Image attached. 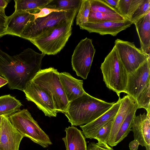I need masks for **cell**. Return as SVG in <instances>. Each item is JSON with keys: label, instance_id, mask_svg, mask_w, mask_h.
<instances>
[{"label": "cell", "instance_id": "cell-1", "mask_svg": "<svg viewBox=\"0 0 150 150\" xmlns=\"http://www.w3.org/2000/svg\"><path fill=\"white\" fill-rule=\"evenodd\" d=\"M45 55L28 48L19 54L11 56L0 49V76L7 80L10 89L23 91L41 69Z\"/></svg>", "mask_w": 150, "mask_h": 150}, {"label": "cell", "instance_id": "cell-2", "mask_svg": "<svg viewBox=\"0 0 150 150\" xmlns=\"http://www.w3.org/2000/svg\"><path fill=\"white\" fill-rule=\"evenodd\" d=\"M115 103L106 102L86 93L69 102L64 114L71 126L82 125L98 118L110 108Z\"/></svg>", "mask_w": 150, "mask_h": 150}, {"label": "cell", "instance_id": "cell-3", "mask_svg": "<svg viewBox=\"0 0 150 150\" xmlns=\"http://www.w3.org/2000/svg\"><path fill=\"white\" fill-rule=\"evenodd\" d=\"M59 73L57 69L52 67L41 69L31 81L49 94L57 113L64 114L69 102L59 79Z\"/></svg>", "mask_w": 150, "mask_h": 150}, {"label": "cell", "instance_id": "cell-4", "mask_svg": "<svg viewBox=\"0 0 150 150\" xmlns=\"http://www.w3.org/2000/svg\"><path fill=\"white\" fill-rule=\"evenodd\" d=\"M100 68L107 87L115 92L119 97L121 93H125L128 73L115 46L105 57Z\"/></svg>", "mask_w": 150, "mask_h": 150}, {"label": "cell", "instance_id": "cell-5", "mask_svg": "<svg viewBox=\"0 0 150 150\" xmlns=\"http://www.w3.org/2000/svg\"><path fill=\"white\" fill-rule=\"evenodd\" d=\"M75 18L62 22L50 31L30 41L45 55H55L65 46L72 34Z\"/></svg>", "mask_w": 150, "mask_h": 150}, {"label": "cell", "instance_id": "cell-6", "mask_svg": "<svg viewBox=\"0 0 150 150\" xmlns=\"http://www.w3.org/2000/svg\"><path fill=\"white\" fill-rule=\"evenodd\" d=\"M79 10L53 12L48 16L29 22L20 37L29 41L33 40L53 29L59 23L75 18Z\"/></svg>", "mask_w": 150, "mask_h": 150}, {"label": "cell", "instance_id": "cell-7", "mask_svg": "<svg viewBox=\"0 0 150 150\" xmlns=\"http://www.w3.org/2000/svg\"><path fill=\"white\" fill-rule=\"evenodd\" d=\"M14 127L24 137L43 148L52 144L48 136L42 130L27 109L20 110L8 117Z\"/></svg>", "mask_w": 150, "mask_h": 150}, {"label": "cell", "instance_id": "cell-8", "mask_svg": "<svg viewBox=\"0 0 150 150\" xmlns=\"http://www.w3.org/2000/svg\"><path fill=\"white\" fill-rule=\"evenodd\" d=\"M95 52L92 40L87 38L81 40L76 46L71 62L73 70L77 76L87 79Z\"/></svg>", "mask_w": 150, "mask_h": 150}, {"label": "cell", "instance_id": "cell-9", "mask_svg": "<svg viewBox=\"0 0 150 150\" xmlns=\"http://www.w3.org/2000/svg\"><path fill=\"white\" fill-rule=\"evenodd\" d=\"M114 46L128 74L135 71L150 57V54L137 48L134 42L117 39Z\"/></svg>", "mask_w": 150, "mask_h": 150}, {"label": "cell", "instance_id": "cell-10", "mask_svg": "<svg viewBox=\"0 0 150 150\" xmlns=\"http://www.w3.org/2000/svg\"><path fill=\"white\" fill-rule=\"evenodd\" d=\"M23 91L27 100L35 103L45 116L50 117L56 116L57 112L52 99L41 88L31 81Z\"/></svg>", "mask_w": 150, "mask_h": 150}, {"label": "cell", "instance_id": "cell-11", "mask_svg": "<svg viewBox=\"0 0 150 150\" xmlns=\"http://www.w3.org/2000/svg\"><path fill=\"white\" fill-rule=\"evenodd\" d=\"M150 57L135 71L128 74L125 93L134 100L150 83Z\"/></svg>", "mask_w": 150, "mask_h": 150}, {"label": "cell", "instance_id": "cell-12", "mask_svg": "<svg viewBox=\"0 0 150 150\" xmlns=\"http://www.w3.org/2000/svg\"><path fill=\"white\" fill-rule=\"evenodd\" d=\"M23 137L13 126L8 117L3 116L0 124V150H19Z\"/></svg>", "mask_w": 150, "mask_h": 150}, {"label": "cell", "instance_id": "cell-13", "mask_svg": "<svg viewBox=\"0 0 150 150\" xmlns=\"http://www.w3.org/2000/svg\"><path fill=\"white\" fill-rule=\"evenodd\" d=\"M132 23L128 19L120 21L87 22L79 26L80 28L90 33L115 36L121 31L130 27Z\"/></svg>", "mask_w": 150, "mask_h": 150}, {"label": "cell", "instance_id": "cell-14", "mask_svg": "<svg viewBox=\"0 0 150 150\" xmlns=\"http://www.w3.org/2000/svg\"><path fill=\"white\" fill-rule=\"evenodd\" d=\"M130 131L133 132L134 139L138 142L139 145L144 146L146 150H150V112L137 116L135 115Z\"/></svg>", "mask_w": 150, "mask_h": 150}, {"label": "cell", "instance_id": "cell-15", "mask_svg": "<svg viewBox=\"0 0 150 150\" xmlns=\"http://www.w3.org/2000/svg\"><path fill=\"white\" fill-rule=\"evenodd\" d=\"M39 9L27 11H16L7 16L5 25L7 34L20 37L27 24L34 19L33 14L39 12Z\"/></svg>", "mask_w": 150, "mask_h": 150}, {"label": "cell", "instance_id": "cell-16", "mask_svg": "<svg viewBox=\"0 0 150 150\" xmlns=\"http://www.w3.org/2000/svg\"><path fill=\"white\" fill-rule=\"evenodd\" d=\"M121 98L119 97L117 101L103 114L93 121L83 125H80L82 132L86 138H94L99 129L115 116L120 108Z\"/></svg>", "mask_w": 150, "mask_h": 150}, {"label": "cell", "instance_id": "cell-17", "mask_svg": "<svg viewBox=\"0 0 150 150\" xmlns=\"http://www.w3.org/2000/svg\"><path fill=\"white\" fill-rule=\"evenodd\" d=\"M136 104L134 99L128 95L121 98L120 105L113 121L110 135L107 143L108 145L111 147L114 146L115 138L120 126Z\"/></svg>", "mask_w": 150, "mask_h": 150}, {"label": "cell", "instance_id": "cell-18", "mask_svg": "<svg viewBox=\"0 0 150 150\" xmlns=\"http://www.w3.org/2000/svg\"><path fill=\"white\" fill-rule=\"evenodd\" d=\"M59 79L69 102L86 92L83 87V81L77 79L65 72L58 74Z\"/></svg>", "mask_w": 150, "mask_h": 150}, {"label": "cell", "instance_id": "cell-19", "mask_svg": "<svg viewBox=\"0 0 150 150\" xmlns=\"http://www.w3.org/2000/svg\"><path fill=\"white\" fill-rule=\"evenodd\" d=\"M65 137L62 139L66 150H87L85 137L82 132L74 126L66 128Z\"/></svg>", "mask_w": 150, "mask_h": 150}, {"label": "cell", "instance_id": "cell-20", "mask_svg": "<svg viewBox=\"0 0 150 150\" xmlns=\"http://www.w3.org/2000/svg\"><path fill=\"white\" fill-rule=\"evenodd\" d=\"M134 24L139 39L140 49L144 52L150 54V12L139 18Z\"/></svg>", "mask_w": 150, "mask_h": 150}, {"label": "cell", "instance_id": "cell-21", "mask_svg": "<svg viewBox=\"0 0 150 150\" xmlns=\"http://www.w3.org/2000/svg\"><path fill=\"white\" fill-rule=\"evenodd\" d=\"M21 103L10 95L0 96V116L9 117L20 110Z\"/></svg>", "mask_w": 150, "mask_h": 150}, {"label": "cell", "instance_id": "cell-22", "mask_svg": "<svg viewBox=\"0 0 150 150\" xmlns=\"http://www.w3.org/2000/svg\"><path fill=\"white\" fill-rule=\"evenodd\" d=\"M138 109L137 105L136 104L132 110L126 117L116 135L114 146L117 145L127 136L130 131L133 120Z\"/></svg>", "mask_w": 150, "mask_h": 150}, {"label": "cell", "instance_id": "cell-23", "mask_svg": "<svg viewBox=\"0 0 150 150\" xmlns=\"http://www.w3.org/2000/svg\"><path fill=\"white\" fill-rule=\"evenodd\" d=\"M144 0H119L116 9L126 19L130 20L134 13Z\"/></svg>", "mask_w": 150, "mask_h": 150}, {"label": "cell", "instance_id": "cell-24", "mask_svg": "<svg viewBox=\"0 0 150 150\" xmlns=\"http://www.w3.org/2000/svg\"><path fill=\"white\" fill-rule=\"evenodd\" d=\"M52 0H15V11H27L44 8Z\"/></svg>", "mask_w": 150, "mask_h": 150}, {"label": "cell", "instance_id": "cell-25", "mask_svg": "<svg viewBox=\"0 0 150 150\" xmlns=\"http://www.w3.org/2000/svg\"><path fill=\"white\" fill-rule=\"evenodd\" d=\"M82 0H52L44 8L60 11L79 10Z\"/></svg>", "mask_w": 150, "mask_h": 150}, {"label": "cell", "instance_id": "cell-26", "mask_svg": "<svg viewBox=\"0 0 150 150\" xmlns=\"http://www.w3.org/2000/svg\"><path fill=\"white\" fill-rule=\"evenodd\" d=\"M126 19L120 13H108L90 11L88 22L116 21Z\"/></svg>", "mask_w": 150, "mask_h": 150}, {"label": "cell", "instance_id": "cell-27", "mask_svg": "<svg viewBox=\"0 0 150 150\" xmlns=\"http://www.w3.org/2000/svg\"><path fill=\"white\" fill-rule=\"evenodd\" d=\"M150 83H149L134 100L138 109L143 108L150 111Z\"/></svg>", "mask_w": 150, "mask_h": 150}, {"label": "cell", "instance_id": "cell-28", "mask_svg": "<svg viewBox=\"0 0 150 150\" xmlns=\"http://www.w3.org/2000/svg\"><path fill=\"white\" fill-rule=\"evenodd\" d=\"M91 8L89 0H82L76 17V23L77 25L79 26L88 22Z\"/></svg>", "mask_w": 150, "mask_h": 150}, {"label": "cell", "instance_id": "cell-29", "mask_svg": "<svg viewBox=\"0 0 150 150\" xmlns=\"http://www.w3.org/2000/svg\"><path fill=\"white\" fill-rule=\"evenodd\" d=\"M89 0L91 5V11L108 13H120L115 8L108 5L103 0Z\"/></svg>", "mask_w": 150, "mask_h": 150}, {"label": "cell", "instance_id": "cell-30", "mask_svg": "<svg viewBox=\"0 0 150 150\" xmlns=\"http://www.w3.org/2000/svg\"><path fill=\"white\" fill-rule=\"evenodd\" d=\"M113 118L102 127L98 131L93 139L97 140L98 142L107 144L110 135Z\"/></svg>", "mask_w": 150, "mask_h": 150}, {"label": "cell", "instance_id": "cell-31", "mask_svg": "<svg viewBox=\"0 0 150 150\" xmlns=\"http://www.w3.org/2000/svg\"><path fill=\"white\" fill-rule=\"evenodd\" d=\"M150 12V0H144L134 13L130 21L134 24L139 18Z\"/></svg>", "mask_w": 150, "mask_h": 150}, {"label": "cell", "instance_id": "cell-32", "mask_svg": "<svg viewBox=\"0 0 150 150\" xmlns=\"http://www.w3.org/2000/svg\"><path fill=\"white\" fill-rule=\"evenodd\" d=\"M87 150H114V149L107 144L98 142H91L89 143Z\"/></svg>", "mask_w": 150, "mask_h": 150}, {"label": "cell", "instance_id": "cell-33", "mask_svg": "<svg viewBox=\"0 0 150 150\" xmlns=\"http://www.w3.org/2000/svg\"><path fill=\"white\" fill-rule=\"evenodd\" d=\"M40 10L38 13L33 14L34 19L38 18L45 17L53 12H60L63 11L54 9H52L46 8H39Z\"/></svg>", "mask_w": 150, "mask_h": 150}, {"label": "cell", "instance_id": "cell-34", "mask_svg": "<svg viewBox=\"0 0 150 150\" xmlns=\"http://www.w3.org/2000/svg\"><path fill=\"white\" fill-rule=\"evenodd\" d=\"M139 145L138 142L136 140L131 142L129 144V147L130 150H137Z\"/></svg>", "mask_w": 150, "mask_h": 150}, {"label": "cell", "instance_id": "cell-35", "mask_svg": "<svg viewBox=\"0 0 150 150\" xmlns=\"http://www.w3.org/2000/svg\"><path fill=\"white\" fill-rule=\"evenodd\" d=\"M10 1L9 0H0V12H5V9Z\"/></svg>", "mask_w": 150, "mask_h": 150}, {"label": "cell", "instance_id": "cell-36", "mask_svg": "<svg viewBox=\"0 0 150 150\" xmlns=\"http://www.w3.org/2000/svg\"><path fill=\"white\" fill-rule=\"evenodd\" d=\"M106 3L116 9L119 0H103Z\"/></svg>", "mask_w": 150, "mask_h": 150}, {"label": "cell", "instance_id": "cell-37", "mask_svg": "<svg viewBox=\"0 0 150 150\" xmlns=\"http://www.w3.org/2000/svg\"><path fill=\"white\" fill-rule=\"evenodd\" d=\"M7 17L4 12L0 11V25H5Z\"/></svg>", "mask_w": 150, "mask_h": 150}, {"label": "cell", "instance_id": "cell-38", "mask_svg": "<svg viewBox=\"0 0 150 150\" xmlns=\"http://www.w3.org/2000/svg\"><path fill=\"white\" fill-rule=\"evenodd\" d=\"M7 34L6 25H0V37Z\"/></svg>", "mask_w": 150, "mask_h": 150}, {"label": "cell", "instance_id": "cell-39", "mask_svg": "<svg viewBox=\"0 0 150 150\" xmlns=\"http://www.w3.org/2000/svg\"><path fill=\"white\" fill-rule=\"evenodd\" d=\"M8 83V82L6 79L0 76V88Z\"/></svg>", "mask_w": 150, "mask_h": 150}, {"label": "cell", "instance_id": "cell-40", "mask_svg": "<svg viewBox=\"0 0 150 150\" xmlns=\"http://www.w3.org/2000/svg\"><path fill=\"white\" fill-rule=\"evenodd\" d=\"M2 116H0V123H1V119H2Z\"/></svg>", "mask_w": 150, "mask_h": 150}, {"label": "cell", "instance_id": "cell-41", "mask_svg": "<svg viewBox=\"0 0 150 150\" xmlns=\"http://www.w3.org/2000/svg\"><path fill=\"white\" fill-rule=\"evenodd\" d=\"M47 150H48V149H47Z\"/></svg>", "mask_w": 150, "mask_h": 150}]
</instances>
